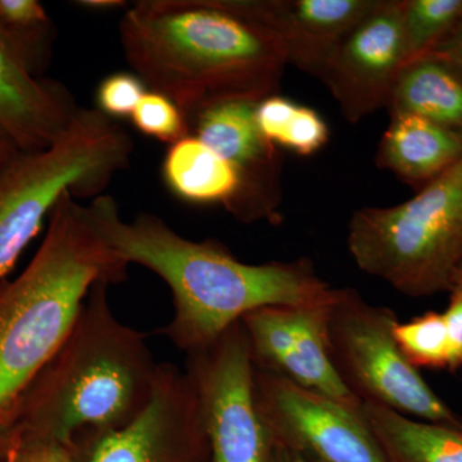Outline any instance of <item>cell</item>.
Wrapping results in <instances>:
<instances>
[{
  "label": "cell",
  "mask_w": 462,
  "mask_h": 462,
  "mask_svg": "<svg viewBox=\"0 0 462 462\" xmlns=\"http://www.w3.org/2000/svg\"><path fill=\"white\" fill-rule=\"evenodd\" d=\"M85 209L116 256L169 285L175 312L163 334L187 355L211 345L254 310L325 305L338 293L307 258L245 263L216 240L179 236L156 215L125 221L112 197L98 196Z\"/></svg>",
  "instance_id": "1"
},
{
  "label": "cell",
  "mask_w": 462,
  "mask_h": 462,
  "mask_svg": "<svg viewBox=\"0 0 462 462\" xmlns=\"http://www.w3.org/2000/svg\"><path fill=\"white\" fill-rule=\"evenodd\" d=\"M118 32L134 74L189 125L218 103L275 96L288 65L251 0H141Z\"/></svg>",
  "instance_id": "2"
},
{
  "label": "cell",
  "mask_w": 462,
  "mask_h": 462,
  "mask_svg": "<svg viewBox=\"0 0 462 462\" xmlns=\"http://www.w3.org/2000/svg\"><path fill=\"white\" fill-rule=\"evenodd\" d=\"M116 256L71 193L58 200L32 263L0 282V437L16 419L27 389L74 327L97 282H123Z\"/></svg>",
  "instance_id": "3"
},
{
  "label": "cell",
  "mask_w": 462,
  "mask_h": 462,
  "mask_svg": "<svg viewBox=\"0 0 462 462\" xmlns=\"http://www.w3.org/2000/svg\"><path fill=\"white\" fill-rule=\"evenodd\" d=\"M106 282L88 294L74 327L27 389L5 437L71 445L87 428L120 430L151 401L158 364L147 336L118 320Z\"/></svg>",
  "instance_id": "4"
},
{
  "label": "cell",
  "mask_w": 462,
  "mask_h": 462,
  "mask_svg": "<svg viewBox=\"0 0 462 462\" xmlns=\"http://www.w3.org/2000/svg\"><path fill=\"white\" fill-rule=\"evenodd\" d=\"M346 245L358 269L403 296L451 291L462 254V158L406 202L355 211Z\"/></svg>",
  "instance_id": "5"
},
{
  "label": "cell",
  "mask_w": 462,
  "mask_h": 462,
  "mask_svg": "<svg viewBox=\"0 0 462 462\" xmlns=\"http://www.w3.org/2000/svg\"><path fill=\"white\" fill-rule=\"evenodd\" d=\"M134 144L98 108H78L50 148L23 153L0 179V282L14 269L63 194L98 197L130 165Z\"/></svg>",
  "instance_id": "6"
},
{
  "label": "cell",
  "mask_w": 462,
  "mask_h": 462,
  "mask_svg": "<svg viewBox=\"0 0 462 462\" xmlns=\"http://www.w3.org/2000/svg\"><path fill=\"white\" fill-rule=\"evenodd\" d=\"M396 312L367 302L354 288H340L328 318L334 369L363 403L379 404L418 420L462 425V419L404 357L394 327Z\"/></svg>",
  "instance_id": "7"
},
{
  "label": "cell",
  "mask_w": 462,
  "mask_h": 462,
  "mask_svg": "<svg viewBox=\"0 0 462 462\" xmlns=\"http://www.w3.org/2000/svg\"><path fill=\"white\" fill-rule=\"evenodd\" d=\"M185 372L199 394L211 462H275L278 445L254 396V365L242 321L188 355Z\"/></svg>",
  "instance_id": "8"
},
{
  "label": "cell",
  "mask_w": 462,
  "mask_h": 462,
  "mask_svg": "<svg viewBox=\"0 0 462 462\" xmlns=\"http://www.w3.org/2000/svg\"><path fill=\"white\" fill-rule=\"evenodd\" d=\"M71 449L75 462H211L199 394L172 364H158L151 401L135 420L78 431Z\"/></svg>",
  "instance_id": "9"
},
{
  "label": "cell",
  "mask_w": 462,
  "mask_h": 462,
  "mask_svg": "<svg viewBox=\"0 0 462 462\" xmlns=\"http://www.w3.org/2000/svg\"><path fill=\"white\" fill-rule=\"evenodd\" d=\"M257 409L276 445L316 462H388L361 409L254 367Z\"/></svg>",
  "instance_id": "10"
},
{
  "label": "cell",
  "mask_w": 462,
  "mask_h": 462,
  "mask_svg": "<svg viewBox=\"0 0 462 462\" xmlns=\"http://www.w3.org/2000/svg\"><path fill=\"white\" fill-rule=\"evenodd\" d=\"M331 302L263 307L240 321L257 370L282 376L352 409H361L363 402L346 387L331 363L328 345Z\"/></svg>",
  "instance_id": "11"
},
{
  "label": "cell",
  "mask_w": 462,
  "mask_h": 462,
  "mask_svg": "<svg viewBox=\"0 0 462 462\" xmlns=\"http://www.w3.org/2000/svg\"><path fill=\"white\" fill-rule=\"evenodd\" d=\"M401 2L379 0L342 39L319 76L348 123H360L387 108L392 88L406 62Z\"/></svg>",
  "instance_id": "12"
},
{
  "label": "cell",
  "mask_w": 462,
  "mask_h": 462,
  "mask_svg": "<svg viewBox=\"0 0 462 462\" xmlns=\"http://www.w3.org/2000/svg\"><path fill=\"white\" fill-rule=\"evenodd\" d=\"M258 103L230 100L200 112L190 133L226 160L240 176V191L229 209L242 223L279 220L282 156L256 123Z\"/></svg>",
  "instance_id": "13"
},
{
  "label": "cell",
  "mask_w": 462,
  "mask_h": 462,
  "mask_svg": "<svg viewBox=\"0 0 462 462\" xmlns=\"http://www.w3.org/2000/svg\"><path fill=\"white\" fill-rule=\"evenodd\" d=\"M78 108L67 88L42 78L32 54L0 27V126L21 151L50 148Z\"/></svg>",
  "instance_id": "14"
},
{
  "label": "cell",
  "mask_w": 462,
  "mask_h": 462,
  "mask_svg": "<svg viewBox=\"0 0 462 462\" xmlns=\"http://www.w3.org/2000/svg\"><path fill=\"white\" fill-rule=\"evenodd\" d=\"M379 0H251L288 65L318 78L342 39Z\"/></svg>",
  "instance_id": "15"
},
{
  "label": "cell",
  "mask_w": 462,
  "mask_h": 462,
  "mask_svg": "<svg viewBox=\"0 0 462 462\" xmlns=\"http://www.w3.org/2000/svg\"><path fill=\"white\" fill-rule=\"evenodd\" d=\"M461 158L462 132L418 116L391 115L375 162L420 190Z\"/></svg>",
  "instance_id": "16"
},
{
  "label": "cell",
  "mask_w": 462,
  "mask_h": 462,
  "mask_svg": "<svg viewBox=\"0 0 462 462\" xmlns=\"http://www.w3.org/2000/svg\"><path fill=\"white\" fill-rule=\"evenodd\" d=\"M387 108L391 115H412L462 132V72L436 54L401 69Z\"/></svg>",
  "instance_id": "17"
},
{
  "label": "cell",
  "mask_w": 462,
  "mask_h": 462,
  "mask_svg": "<svg viewBox=\"0 0 462 462\" xmlns=\"http://www.w3.org/2000/svg\"><path fill=\"white\" fill-rule=\"evenodd\" d=\"M363 412L388 462H462V425L409 418L363 403Z\"/></svg>",
  "instance_id": "18"
},
{
  "label": "cell",
  "mask_w": 462,
  "mask_h": 462,
  "mask_svg": "<svg viewBox=\"0 0 462 462\" xmlns=\"http://www.w3.org/2000/svg\"><path fill=\"white\" fill-rule=\"evenodd\" d=\"M162 172L173 194L196 205H221L229 211L240 191L238 171L194 135L170 145Z\"/></svg>",
  "instance_id": "19"
},
{
  "label": "cell",
  "mask_w": 462,
  "mask_h": 462,
  "mask_svg": "<svg viewBox=\"0 0 462 462\" xmlns=\"http://www.w3.org/2000/svg\"><path fill=\"white\" fill-rule=\"evenodd\" d=\"M256 123L267 141L300 156H312L329 141V126L319 112L279 94L258 103Z\"/></svg>",
  "instance_id": "20"
},
{
  "label": "cell",
  "mask_w": 462,
  "mask_h": 462,
  "mask_svg": "<svg viewBox=\"0 0 462 462\" xmlns=\"http://www.w3.org/2000/svg\"><path fill=\"white\" fill-rule=\"evenodd\" d=\"M462 20V0H402L404 65L427 56Z\"/></svg>",
  "instance_id": "21"
},
{
  "label": "cell",
  "mask_w": 462,
  "mask_h": 462,
  "mask_svg": "<svg viewBox=\"0 0 462 462\" xmlns=\"http://www.w3.org/2000/svg\"><path fill=\"white\" fill-rule=\"evenodd\" d=\"M394 338L416 369H448V336L443 314L430 311L407 322L398 321Z\"/></svg>",
  "instance_id": "22"
},
{
  "label": "cell",
  "mask_w": 462,
  "mask_h": 462,
  "mask_svg": "<svg viewBox=\"0 0 462 462\" xmlns=\"http://www.w3.org/2000/svg\"><path fill=\"white\" fill-rule=\"evenodd\" d=\"M0 27L5 30L45 71L51 60L54 27L38 0H0Z\"/></svg>",
  "instance_id": "23"
},
{
  "label": "cell",
  "mask_w": 462,
  "mask_h": 462,
  "mask_svg": "<svg viewBox=\"0 0 462 462\" xmlns=\"http://www.w3.org/2000/svg\"><path fill=\"white\" fill-rule=\"evenodd\" d=\"M134 126L144 135L172 145L191 135L190 125L180 108L156 91H147L133 112Z\"/></svg>",
  "instance_id": "24"
},
{
  "label": "cell",
  "mask_w": 462,
  "mask_h": 462,
  "mask_svg": "<svg viewBox=\"0 0 462 462\" xmlns=\"http://www.w3.org/2000/svg\"><path fill=\"white\" fill-rule=\"evenodd\" d=\"M147 87L135 74L117 72L103 79L97 90L98 109L111 118L132 117Z\"/></svg>",
  "instance_id": "25"
},
{
  "label": "cell",
  "mask_w": 462,
  "mask_h": 462,
  "mask_svg": "<svg viewBox=\"0 0 462 462\" xmlns=\"http://www.w3.org/2000/svg\"><path fill=\"white\" fill-rule=\"evenodd\" d=\"M0 462H75L71 445L42 438H0Z\"/></svg>",
  "instance_id": "26"
},
{
  "label": "cell",
  "mask_w": 462,
  "mask_h": 462,
  "mask_svg": "<svg viewBox=\"0 0 462 462\" xmlns=\"http://www.w3.org/2000/svg\"><path fill=\"white\" fill-rule=\"evenodd\" d=\"M449 293L448 307L442 314L448 336V370L456 372L462 367V285H455Z\"/></svg>",
  "instance_id": "27"
},
{
  "label": "cell",
  "mask_w": 462,
  "mask_h": 462,
  "mask_svg": "<svg viewBox=\"0 0 462 462\" xmlns=\"http://www.w3.org/2000/svg\"><path fill=\"white\" fill-rule=\"evenodd\" d=\"M430 54L445 58V60L458 67L462 72V20L456 26L454 32L449 33L440 44H438Z\"/></svg>",
  "instance_id": "28"
},
{
  "label": "cell",
  "mask_w": 462,
  "mask_h": 462,
  "mask_svg": "<svg viewBox=\"0 0 462 462\" xmlns=\"http://www.w3.org/2000/svg\"><path fill=\"white\" fill-rule=\"evenodd\" d=\"M23 153V152L18 147L11 134L0 126V179L7 173Z\"/></svg>",
  "instance_id": "29"
},
{
  "label": "cell",
  "mask_w": 462,
  "mask_h": 462,
  "mask_svg": "<svg viewBox=\"0 0 462 462\" xmlns=\"http://www.w3.org/2000/svg\"><path fill=\"white\" fill-rule=\"evenodd\" d=\"M275 462H316L311 458L306 457L297 454V452L291 451V449L284 448V447L278 445V452H276Z\"/></svg>",
  "instance_id": "30"
},
{
  "label": "cell",
  "mask_w": 462,
  "mask_h": 462,
  "mask_svg": "<svg viewBox=\"0 0 462 462\" xmlns=\"http://www.w3.org/2000/svg\"><path fill=\"white\" fill-rule=\"evenodd\" d=\"M81 7L90 9H112L125 7V2L120 0H83L79 2Z\"/></svg>",
  "instance_id": "31"
},
{
  "label": "cell",
  "mask_w": 462,
  "mask_h": 462,
  "mask_svg": "<svg viewBox=\"0 0 462 462\" xmlns=\"http://www.w3.org/2000/svg\"><path fill=\"white\" fill-rule=\"evenodd\" d=\"M455 285H462V254L460 261H458L457 269H456L452 288H454Z\"/></svg>",
  "instance_id": "32"
}]
</instances>
